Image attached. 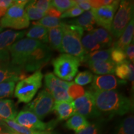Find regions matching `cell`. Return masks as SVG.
Wrapping results in <instances>:
<instances>
[{"label":"cell","mask_w":134,"mask_h":134,"mask_svg":"<svg viewBox=\"0 0 134 134\" xmlns=\"http://www.w3.org/2000/svg\"><path fill=\"white\" fill-rule=\"evenodd\" d=\"M133 1H121L118 11L114 15L110 33L115 38H119L132 18H133Z\"/></svg>","instance_id":"cell-7"},{"label":"cell","mask_w":134,"mask_h":134,"mask_svg":"<svg viewBox=\"0 0 134 134\" xmlns=\"http://www.w3.org/2000/svg\"><path fill=\"white\" fill-rule=\"evenodd\" d=\"M100 127L97 124H92L75 134H99Z\"/></svg>","instance_id":"cell-40"},{"label":"cell","mask_w":134,"mask_h":134,"mask_svg":"<svg viewBox=\"0 0 134 134\" xmlns=\"http://www.w3.org/2000/svg\"><path fill=\"white\" fill-rule=\"evenodd\" d=\"M8 8H1L0 7V18H2L5 15L7 11Z\"/></svg>","instance_id":"cell-47"},{"label":"cell","mask_w":134,"mask_h":134,"mask_svg":"<svg viewBox=\"0 0 134 134\" xmlns=\"http://www.w3.org/2000/svg\"><path fill=\"white\" fill-rule=\"evenodd\" d=\"M125 53L126 55L127 58H128L129 61L133 63L134 62V46L133 42L130 43V44L125 50Z\"/></svg>","instance_id":"cell-43"},{"label":"cell","mask_w":134,"mask_h":134,"mask_svg":"<svg viewBox=\"0 0 134 134\" xmlns=\"http://www.w3.org/2000/svg\"><path fill=\"white\" fill-rule=\"evenodd\" d=\"M84 13L83 10L80 9L79 7L75 6L74 7L70 8L62 14L60 18H75L80 15H81Z\"/></svg>","instance_id":"cell-39"},{"label":"cell","mask_w":134,"mask_h":134,"mask_svg":"<svg viewBox=\"0 0 134 134\" xmlns=\"http://www.w3.org/2000/svg\"><path fill=\"white\" fill-rule=\"evenodd\" d=\"M4 128H6V127L0 126V133H1V132H3V130H4Z\"/></svg>","instance_id":"cell-49"},{"label":"cell","mask_w":134,"mask_h":134,"mask_svg":"<svg viewBox=\"0 0 134 134\" xmlns=\"http://www.w3.org/2000/svg\"><path fill=\"white\" fill-rule=\"evenodd\" d=\"M3 29V28H2V27H1V23H0V32L2 31Z\"/></svg>","instance_id":"cell-51"},{"label":"cell","mask_w":134,"mask_h":134,"mask_svg":"<svg viewBox=\"0 0 134 134\" xmlns=\"http://www.w3.org/2000/svg\"><path fill=\"white\" fill-rule=\"evenodd\" d=\"M26 31H15L7 30L0 34V62H9V49L15 42L24 37Z\"/></svg>","instance_id":"cell-11"},{"label":"cell","mask_w":134,"mask_h":134,"mask_svg":"<svg viewBox=\"0 0 134 134\" xmlns=\"http://www.w3.org/2000/svg\"><path fill=\"white\" fill-rule=\"evenodd\" d=\"M113 0H90L89 1L92 8L96 9L101 6H105V5H109L113 3Z\"/></svg>","instance_id":"cell-42"},{"label":"cell","mask_w":134,"mask_h":134,"mask_svg":"<svg viewBox=\"0 0 134 134\" xmlns=\"http://www.w3.org/2000/svg\"><path fill=\"white\" fill-rule=\"evenodd\" d=\"M81 42L86 55L99 50L101 48L100 45L96 41L91 32L86 33L82 38Z\"/></svg>","instance_id":"cell-29"},{"label":"cell","mask_w":134,"mask_h":134,"mask_svg":"<svg viewBox=\"0 0 134 134\" xmlns=\"http://www.w3.org/2000/svg\"><path fill=\"white\" fill-rule=\"evenodd\" d=\"M119 81L113 75H95L91 84V93L114 90L119 85Z\"/></svg>","instance_id":"cell-14"},{"label":"cell","mask_w":134,"mask_h":134,"mask_svg":"<svg viewBox=\"0 0 134 134\" xmlns=\"http://www.w3.org/2000/svg\"><path fill=\"white\" fill-rule=\"evenodd\" d=\"M114 134H134L133 115H129L120 121L115 127Z\"/></svg>","instance_id":"cell-27"},{"label":"cell","mask_w":134,"mask_h":134,"mask_svg":"<svg viewBox=\"0 0 134 134\" xmlns=\"http://www.w3.org/2000/svg\"><path fill=\"white\" fill-rule=\"evenodd\" d=\"M133 65L127 60L124 62L116 65L114 73L121 80H129L132 82V88L133 89Z\"/></svg>","instance_id":"cell-20"},{"label":"cell","mask_w":134,"mask_h":134,"mask_svg":"<svg viewBox=\"0 0 134 134\" xmlns=\"http://www.w3.org/2000/svg\"><path fill=\"white\" fill-rule=\"evenodd\" d=\"M63 36L61 52L75 57L81 62L86 55L81 42V38L83 35V29L80 26L65 23L63 25Z\"/></svg>","instance_id":"cell-2"},{"label":"cell","mask_w":134,"mask_h":134,"mask_svg":"<svg viewBox=\"0 0 134 134\" xmlns=\"http://www.w3.org/2000/svg\"><path fill=\"white\" fill-rule=\"evenodd\" d=\"M134 32V19L132 18L119 39L114 43L113 47L125 51V48L133 41Z\"/></svg>","instance_id":"cell-17"},{"label":"cell","mask_w":134,"mask_h":134,"mask_svg":"<svg viewBox=\"0 0 134 134\" xmlns=\"http://www.w3.org/2000/svg\"><path fill=\"white\" fill-rule=\"evenodd\" d=\"M96 109L102 114L124 115L133 110V103L130 98L117 90L92 93Z\"/></svg>","instance_id":"cell-1"},{"label":"cell","mask_w":134,"mask_h":134,"mask_svg":"<svg viewBox=\"0 0 134 134\" xmlns=\"http://www.w3.org/2000/svg\"><path fill=\"white\" fill-rule=\"evenodd\" d=\"M3 120L6 124V128L8 129L9 131L18 134H55L54 132L51 131H40L30 129L19 125L14 120L4 119H3Z\"/></svg>","instance_id":"cell-24"},{"label":"cell","mask_w":134,"mask_h":134,"mask_svg":"<svg viewBox=\"0 0 134 134\" xmlns=\"http://www.w3.org/2000/svg\"><path fill=\"white\" fill-rule=\"evenodd\" d=\"M68 23L81 27L86 31L91 32L94 29V26L96 24L94 17L91 10L84 12L83 14L74 20L70 21Z\"/></svg>","instance_id":"cell-19"},{"label":"cell","mask_w":134,"mask_h":134,"mask_svg":"<svg viewBox=\"0 0 134 134\" xmlns=\"http://www.w3.org/2000/svg\"><path fill=\"white\" fill-rule=\"evenodd\" d=\"M64 23L60 21L59 18H53L48 16H46L38 20L37 22H34L32 24L34 25H40V26H43L47 29H51V28L58 27H62Z\"/></svg>","instance_id":"cell-31"},{"label":"cell","mask_w":134,"mask_h":134,"mask_svg":"<svg viewBox=\"0 0 134 134\" xmlns=\"http://www.w3.org/2000/svg\"><path fill=\"white\" fill-rule=\"evenodd\" d=\"M92 71L97 75H113L116 65L110 60L96 61L87 63Z\"/></svg>","instance_id":"cell-18"},{"label":"cell","mask_w":134,"mask_h":134,"mask_svg":"<svg viewBox=\"0 0 134 134\" xmlns=\"http://www.w3.org/2000/svg\"><path fill=\"white\" fill-rule=\"evenodd\" d=\"M42 78L43 75L39 70L31 76L18 81L14 91V96L18 102L29 103L42 86Z\"/></svg>","instance_id":"cell-4"},{"label":"cell","mask_w":134,"mask_h":134,"mask_svg":"<svg viewBox=\"0 0 134 134\" xmlns=\"http://www.w3.org/2000/svg\"><path fill=\"white\" fill-rule=\"evenodd\" d=\"M14 121L21 126L40 131H50L55 126L57 123L55 120L48 124L45 123L33 113L27 109L21 110L17 114Z\"/></svg>","instance_id":"cell-9"},{"label":"cell","mask_w":134,"mask_h":134,"mask_svg":"<svg viewBox=\"0 0 134 134\" xmlns=\"http://www.w3.org/2000/svg\"><path fill=\"white\" fill-rule=\"evenodd\" d=\"M47 14L48 16L50 17H53V18H60L62 15V13L60 12L59 11H58L57 9H55L52 6L51 8L48 9V11L47 12L46 15Z\"/></svg>","instance_id":"cell-45"},{"label":"cell","mask_w":134,"mask_h":134,"mask_svg":"<svg viewBox=\"0 0 134 134\" xmlns=\"http://www.w3.org/2000/svg\"><path fill=\"white\" fill-rule=\"evenodd\" d=\"M55 101H73L67 92V89L62 86H56L49 91Z\"/></svg>","instance_id":"cell-32"},{"label":"cell","mask_w":134,"mask_h":134,"mask_svg":"<svg viewBox=\"0 0 134 134\" xmlns=\"http://www.w3.org/2000/svg\"><path fill=\"white\" fill-rule=\"evenodd\" d=\"M27 38L34 39L41 42L42 43L48 42V29L40 25H34L27 32Z\"/></svg>","instance_id":"cell-23"},{"label":"cell","mask_w":134,"mask_h":134,"mask_svg":"<svg viewBox=\"0 0 134 134\" xmlns=\"http://www.w3.org/2000/svg\"><path fill=\"white\" fill-rule=\"evenodd\" d=\"M17 115V110L14 101L11 99H0V118L14 120Z\"/></svg>","instance_id":"cell-21"},{"label":"cell","mask_w":134,"mask_h":134,"mask_svg":"<svg viewBox=\"0 0 134 134\" xmlns=\"http://www.w3.org/2000/svg\"><path fill=\"white\" fill-rule=\"evenodd\" d=\"M90 32L100 45L101 48L110 47L113 45V37L111 34L108 30L103 27L96 28Z\"/></svg>","instance_id":"cell-22"},{"label":"cell","mask_w":134,"mask_h":134,"mask_svg":"<svg viewBox=\"0 0 134 134\" xmlns=\"http://www.w3.org/2000/svg\"><path fill=\"white\" fill-rule=\"evenodd\" d=\"M14 3L13 0H0V7L4 8H9Z\"/></svg>","instance_id":"cell-46"},{"label":"cell","mask_w":134,"mask_h":134,"mask_svg":"<svg viewBox=\"0 0 134 134\" xmlns=\"http://www.w3.org/2000/svg\"><path fill=\"white\" fill-rule=\"evenodd\" d=\"M75 3L78 7H79L83 11H90L91 8V4L89 1H87V0H77V1H75Z\"/></svg>","instance_id":"cell-44"},{"label":"cell","mask_w":134,"mask_h":134,"mask_svg":"<svg viewBox=\"0 0 134 134\" xmlns=\"http://www.w3.org/2000/svg\"><path fill=\"white\" fill-rule=\"evenodd\" d=\"M34 4L35 6L43 11L46 14L48 9L52 7L51 1L49 0H38V1H34Z\"/></svg>","instance_id":"cell-41"},{"label":"cell","mask_w":134,"mask_h":134,"mask_svg":"<svg viewBox=\"0 0 134 134\" xmlns=\"http://www.w3.org/2000/svg\"><path fill=\"white\" fill-rule=\"evenodd\" d=\"M90 125L88 120L83 115L75 113L67 120L65 126L70 130H73L77 133L86 128Z\"/></svg>","instance_id":"cell-26"},{"label":"cell","mask_w":134,"mask_h":134,"mask_svg":"<svg viewBox=\"0 0 134 134\" xmlns=\"http://www.w3.org/2000/svg\"><path fill=\"white\" fill-rule=\"evenodd\" d=\"M25 71L10 62H0V83L8 81H19L26 78Z\"/></svg>","instance_id":"cell-15"},{"label":"cell","mask_w":134,"mask_h":134,"mask_svg":"<svg viewBox=\"0 0 134 134\" xmlns=\"http://www.w3.org/2000/svg\"><path fill=\"white\" fill-rule=\"evenodd\" d=\"M54 99L47 90H42L34 100L26 105L24 109L30 110L38 119L44 118L53 110Z\"/></svg>","instance_id":"cell-8"},{"label":"cell","mask_w":134,"mask_h":134,"mask_svg":"<svg viewBox=\"0 0 134 134\" xmlns=\"http://www.w3.org/2000/svg\"><path fill=\"white\" fill-rule=\"evenodd\" d=\"M70 82L63 81L58 77L55 76L52 73H48L45 75V86L49 92L53 88L56 86H62L68 89Z\"/></svg>","instance_id":"cell-30"},{"label":"cell","mask_w":134,"mask_h":134,"mask_svg":"<svg viewBox=\"0 0 134 134\" xmlns=\"http://www.w3.org/2000/svg\"><path fill=\"white\" fill-rule=\"evenodd\" d=\"M0 134H13V133H12L11 132H10L9 131V132H1Z\"/></svg>","instance_id":"cell-50"},{"label":"cell","mask_w":134,"mask_h":134,"mask_svg":"<svg viewBox=\"0 0 134 134\" xmlns=\"http://www.w3.org/2000/svg\"><path fill=\"white\" fill-rule=\"evenodd\" d=\"M110 60L115 65H119L124 62L127 60V57L125 52L119 48L111 47L110 48Z\"/></svg>","instance_id":"cell-37"},{"label":"cell","mask_w":134,"mask_h":134,"mask_svg":"<svg viewBox=\"0 0 134 134\" xmlns=\"http://www.w3.org/2000/svg\"><path fill=\"white\" fill-rule=\"evenodd\" d=\"M80 63L78 58L62 53L53 60V71L60 79L70 81L76 76Z\"/></svg>","instance_id":"cell-6"},{"label":"cell","mask_w":134,"mask_h":134,"mask_svg":"<svg viewBox=\"0 0 134 134\" xmlns=\"http://www.w3.org/2000/svg\"><path fill=\"white\" fill-rule=\"evenodd\" d=\"M67 92L70 98L73 100L83 96L86 93L83 87L76 85L74 82H70V85L67 89Z\"/></svg>","instance_id":"cell-36"},{"label":"cell","mask_w":134,"mask_h":134,"mask_svg":"<svg viewBox=\"0 0 134 134\" xmlns=\"http://www.w3.org/2000/svg\"><path fill=\"white\" fill-rule=\"evenodd\" d=\"M53 110L59 120L68 119L76 113L73 101H55Z\"/></svg>","instance_id":"cell-16"},{"label":"cell","mask_w":134,"mask_h":134,"mask_svg":"<svg viewBox=\"0 0 134 134\" xmlns=\"http://www.w3.org/2000/svg\"><path fill=\"white\" fill-rule=\"evenodd\" d=\"M120 1H113L111 4L94 9L91 11L94 17L96 24L110 31L112 22L116 12Z\"/></svg>","instance_id":"cell-12"},{"label":"cell","mask_w":134,"mask_h":134,"mask_svg":"<svg viewBox=\"0 0 134 134\" xmlns=\"http://www.w3.org/2000/svg\"><path fill=\"white\" fill-rule=\"evenodd\" d=\"M52 50L46 44L35 50L27 58L26 63L23 67L25 72H32L39 70L40 68L46 65L52 57Z\"/></svg>","instance_id":"cell-10"},{"label":"cell","mask_w":134,"mask_h":134,"mask_svg":"<svg viewBox=\"0 0 134 134\" xmlns=\"http://www.w3.org/2000/svg\"><path fill=\"white\" fill-rule=\"evenodd\" d=\"M25 11L30 20H40L46 16V14L38 9L34 4V1H29L26 5Z\"/></svg>","instance_id":"cell-33"},{"label":"cell","mask_w":134,"mask_h":134,"mask_svg":"<svg viewBox=\"0 0 134 134\" xmlns=\"http://www.w3.org/2000/svg\"><path fill=\"white\" fill-rule=\"evenodd\" d=\"M16 81H8L0 83V99L13 96Z\"/></svg>","instance_id":"cell-34"},{"label":"cell","mask_w":134,"mask_h":134,"mask_svg":"<svg viewBox=\"0 0 134 134\" xmlns=\"http://www.w3.org/2000/svg\"><path fill=\"white\" fill-rule=\"evenodd\" d=\"M63 36V26L48 29V42L50 48L58 50L61 52Z\"/></svg>","instance_id":"cell-25"},{"label":"cell","mask_w":134,"mask_h":134,"mask_svg":"<svg viewBox=\"0 0 134 134\" xmlns=\"http://www.w3.org/2000/svg\"><path fill=\"white\" fill-rule=\"evenodd\" d=\"M0 126L6 127V124H5L4 120H3V119H2L1 118H0Z\"/></svg>","instance_id":"cell-48"},{"label":"cell","mask_w":134,"mask_h":134,"mask_svg":"<svg viewBox=\"0 0 134 134\" xmlns=\"http://www.w3.org/2000/svg\"><path fill=\"white\" fill-rule=\"evenodd\" d=\"M29 1L16 0L8 8L6 13L0 20L2 28L9 27L14 29H23L28 27L30 21L27 16L25 7Z\"/></svg>","instance_id":"cell-3"},{"label":"cell","mask_w":134,"mask_h":134,"mask_svg":"<svg viewBox=\"0 0 134 134\" xmlns=\"http://www.w3.org/2000/svg\"><path fill=\"white\" fill-rule=\"evenodd\" d=\"M110 48L105 50H99L86 55L81 62L86 63L96 61L110 60Z\"/></svg>","instance_id":"cell-28"},{"label":"cell","mask_w":134,"mask_h":134,"mask_svg":"<svg viewBox=\"0 0 134 134\" xmlns=\"http://www.w3.org/2000/svg\"><path fill=\"white\" fill-rule=\"evenodd\" d=\"M51 5L61 13L65 12L70 8L76 6L75 1L72 0H53L51 1Z\"/></svg>","instance_id":"cell-35"},{"label":"cell","mask_w":134,"mask_h":134,"mask_svg":"<svg viewBox=\"0 0 134 134\" xmlns=\"http://www.w3.org/2000/svg\"><path fill=\"white\" fill-rule=\"evenodd\" d=\"M93 79V75L90 71H84L80 72L75 76V83L80 86H85L91 83Z\"/></svg>","instance_id":"cell-38"},{"label":"cell","mask_w":134,"mask_h":134,"mask_svg":"<svg viewBox=\"0 0 134 134\" xmlns=\"http://www.w3.org/2000/svg\"><path fill=\"white\" fill-rule=\"evenodd\" d=\"M75 113L85 118H94L100 116L96 109L94 99L91 91H86L83 96L73 100Z\"/></svg>","instance_id":"cell-13"},{"label":"cell","mask_w":134,"mask_h":134,"mask_svg":"<svg viewBox=\"0 0 134 134\" xmlns=\"http://www.w3.org/2000/svg\"><path fill=\"white\" fill-rule=\"evenodd\" d=\"M44 43L29 38H23L15 42L9 49L11 64L23 70L27 58L37 48Z\"/></svg>","instance_id":"cell-5"}]
</instances>
